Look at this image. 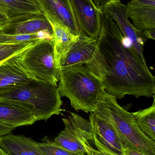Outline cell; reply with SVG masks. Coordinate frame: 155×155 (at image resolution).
I'll list each match as a JSON object with an SVG mask.
<instances>
[{
	"label": "cell",
	"instance_id": "cell-19",
	"mask_svg": "<svg viewBox=\"0 0 155 155\" xmlns=\"http://www.w3.org/2000/svg\"><path fill=\"white\" fill-rule=\"evenodd\" d=\"M151 107L133 113L137 126L142 133L152 141H155V98Z\"/></svg>",
	"mask_w": 155,
	"mask_h": 155
},
{
	"label": "cell",
	"instance_id": "cell-27",
	"mask_svg": "<svg viewBox=\"0 0 155 155\" xmlns=\"http://www.w3.org/2000/svg\"><path fill=\"white\" fill-rule=\"evenodd\" d=\"M145 37L148 39L154 40L155 39V28L147 29L143 31Z\"/></svg>",
	"mask_w": 155,
	"mask_h": 155
},
{
	"label": "cell",
	"instance_id": "cell-16",
	"mask_svg": "<svg viewBox=\"0 0 155 155\" xmlns=\"http://www.w3.org/2000/svg\"><path fill=\"white\" fill-rule=\"evenodd\" d=\"M37 143L24 135L10 133L0 137V147L10 155H45Z\"/></svg>",
	"mask_w": 155,
	"mask_h": 155
},
{
	"label": "cell",
	"instance_id": "cell-4",
	"mask_svg": "<svg viewBox=\"0 0 155 155\" xmlns=\"http://www.w3.org/2000/svg\"><path fill=\"white\" fill-rule=\"evenodd\" d=\"M0 100H8L24 105L37 118L46 121L62 112V101L57 86L38 78L18 89L0 94Z\"/></svg>",
	"mask_w": 155,
	"mask_h": 155
},
{
	"label": "cell",
	"instance_id": "cell-15",
	"mask_svg": "<svg viewBox=\"0 0 155 155\" xmlns=\"http://www.w3.org/2000/svg\"><path fill=\"white\" fill-rule=\"evenodd\" d=\"M47 20L52 28L55 60L60 71L61 63L73 45L78 41L80 35H75L69 28L58 22L51 19Z\"/></svg>",
	"mask_w": 155,
	"mask_h": 155
},
{
	"label": "cell",
	"instance_id": "cell-25",
	"mask_svg": "<svg viewBox=\"0 0 155 155\" xmlns=\"http://www.w3.org/2000/svg\"><path fill=\"white\" fill-rule=\"evenodd\" d=\"M15 129V128H13L11 127L0 124V136L10 134Z\"/></svg>",
	"mask_w": 155,
	"mask_h": 155
},
{
	"label": "cell",
	"instance_id": "cell-3",
	"mask_svg": "<svg viewBox=\"0 0 155 155\" xmlns=\"http://www.w3.org/2000/svg\"><path fill=\"white\" fill-rule=\"evenodd\" d=\"M116 99L105 91L93 113L112 125L124 147L135 149L147 155H155V142L142 133L133 113L119 105Z\"/></svg>",
	"mask_w": 155,
	"mask_h": 155
},
{
	"label": "cell",
	"instance_id": "cell-7",
	"mask_svg": "<svg viewBox=\"0 0 155 155\" xmlns=\"http://www.w3.org/2000/svg\"><path fill=\"white\" fill-rule=\"evenodd\" d=\"M104 15L116 22L124 36L129 39L144 63L147 64L143 46L147 39L143 32L137 30L129 21L126 14V5L121 0H107L103 9Z\"/></svg>",
	"mask_w": 155,
	"mask_h": 155
},
{
	"label": "cell",
	"instance_id": "cell-2",
	"mask_svg": "<svg viewBox=\"0 0 155 155\" xmlns=\"http://www.w3.org/2000/svg\"><path fill=\"white\" fill-rule=\"evenodd\" d=\"M59 92L67 97L76 111L93 113L104 93L103 81L85 64L61 68Z\"/></svg>",
	"mask_w": 155,
	"mask_h": 155
},
{
	"label": "cell",
	"instance_id": "cell-11",
	"mask_svg": "<svg viewBox=\"0 0 155 155\" xmlns=\"http://www.w3.org/2000/svg\"><path fill=\"white\" fill-rule=\"evenodd\" d=\"M40 32L48 33L53 35L52 25L44 15L11 21L0 26V33L3 34L22 35Z\"/></svg>",
	"mask_w": 155,
	"mask_h": 155
},
{
	"label": "cell",
	"instance_id": "cell-6",
	"mask_svg": "<svg viewBox=\"0 0 155 155\" xmlns=\"http://www.w3.org/2000/svg\"><path fill=\"white\" fill-rule=\"evenodd\" d=\"M67 117L62 118L64 129L54 141L65 149L80 155L86 154L83 142L93 141L94 131L90 120L78 114L69 112Z\"/></svg>",
	"mask_w": 155,
	"mask_h": 155
},
{
	"label": "cell",
	"instance_id": "cell-20",
	"mask_svg": "<svg viewBox=\"0 0 155 155\" xmlns=\"http://www.w3.org/2000/svg\"><path fill=\"white\" fill-rule=\"evenodd\" d=\"M53 40V35L46 32L31 35H13L0 33V43L5 44H19L34 43L42 39Z\"/></svg>",
	"mask_w": 155,
	"mask_h": 155
},
{
	"label": "cell",
	"instance_id": "cell-29",
	"mask_svg": "<svg viewBox=\"0 0 155 155\" xmlns=\"http://www.w3.org/2000/svg\"><path fill=\"white\" fill-rule=\"evenodd\" d=\"M96 7L103 11L104 5L107 0H93Z\"/></svg>",
	"mask_w": 155,
	"mask_h": 155
},
{
	"label": "cell",
	"instance_id": "cell-18",
	"mask_svg": "<svg viewBox=\"0 0 155 155\" xmlns=\"http://www.w3.org/2000/svg\"><path fill=\"white\" fill-rule=\"evenodd\" d=\"M126 14L133 26L140 31L155 28V7L139 5L130 1L126 5Z\"/></svg>",
	"mask_w": 155,
	"mask_h": 155
},
{
	"label": "cell",
	"instance_id": "cell-24",
	"mask_svg": "<svg viewBox=\"0 0 155 155\" xmlns=\"http://www.w3.org/2000/svg\"><path fill=\"white\" fill-rule=\"evenodd\" d=\"M130 1L139 5L155 7V0H130Z\"/></svg>",
	"mask_w": 155,
	"mask_h": 155
},
{
	"label": "cell",
	"instance_id": "cell-9",
	"mask_svg": "<svg viewBox=\"0 0 155 155\" xmlns=\"http://www.w3.org/2000/svg\"><path fill=\"white\" fill-rule=\"evenodd\" d=\"M21 54L0 64V94L18 89L33 78L21 65L19 60Z\"/></svg>",
	"mask_w": 155,
	"mask_h": 155
},
{
	"label": "cell",
	"instance_id": "cell-28",
	"mask_svg": "<svg viewBox=\"0 0 155 155\" xmlns=\"http://www.w3.org/2000/svg\"><path fill=\"white\" fill-rule=\"evenodd\" d=\"M11 20L5 14L0 12V26L8 23L11 21Z\"/></svg>",
	"mask_w": 155,
	"mask_h": 155
},
{
	"label": "cell",
	"instance_id": "cell-1",
	"mask_svg": "<svg viewBox=\"0 0 155 155\" xmlns=\"http://www.w3.org/2000/svg\"><path fill=\"white\" fill-rule=\"evenodd\" d=\"M104 15V14H103ZM96 49L85 64L103 81L106 93L121 99L155 94V78L115 22L104 15Z\"/></svg>",
	"mask_w": 155,
	"mask_h": 155
},
{
	"label": "cell",
	"instance_id": "cell-26",
	"mask_svg": "<svg viewBox=\"0 0 155 155\" xmlns=\"http://www.w3.org/2000/svg\"><path fill=\"white\" fill-rule=\"evenodd\" d=\"M123 155H147L135 149L125 147Z\"/></svg>",
	"mask_w": 155,
	"mask_h": 155
},
{
	"label": "cell",
	"instance_id": "cell-13",
	"mask_svg": "<svg viewBox=\"0 0 155 155\" xmlns=\"http://www.w3.org/2000/svg\"><path fill=\"white\" fill-rule=\"evenodd\" d=\"M89 120L96 137L101 143L113 154L123 155L125 147L112 125L93 112L91 113Z\"/></svg>",
	"mask_w": 155,
	"mask_h": 155
},
{
	"label": "cell",
	"instance_id": "cell-31",
	"mask_svg": "<svg viewBox=\"0 0 155 155\" xmlns=\"http://www.w3.org/2000/svg\"><path fill=\"white\" fill-rule=\"evenodd\" d=\"M0 137H1V136H0Z\"/></svg>",
	"mask_w": 155,
	"mask_h": 155
},
{
	"label": "cell",
	"instance_id": "cell-30",
	"mask_svg": "<svg viewBox=\"0 0 155 155\" xmlns=\"http://www.w3.org/2000/svg\"><path fill=\"white\" fill-rule=\"evenodd\" d=\"M7 155H9V154H7Z\"/></svg>",
	"mask_w": 155,
	"mask_h": 155
},
{
	"label": "cell",
	"instance_id": "cell-17",
	"mask_svg": "<svg viewBox=\"0 0 155 155\" xmlns=\"http://www.w3.org/2000/svg\"><path fill=\"white\" fill-rule=\"evenodd\" d=\"M0 12L11 21L44 15L38 0H0Z\"/></svg>",
	"mask_w": 155,
	"mask_h": 155
},
{
	"label": "cell",
	"instance_id": "cell-22",
	"mask_svg": "<svg viewBox=\"0 0 155 155\" xmlns=\"http://www.w3.org/2000/svg\"><path fill=\"white\" fill-rule=\"evenodd\" d=\"M33 43H27L19 44L0 43V64L7 59L22 53Z\"/></svg>",
	"mask_w": 155,
	"mask_h": 155
},
{
	"label": "cell",
	"instance_id": "cell-12",
	"mask_svg": "<svg viewBox=\"0 0 155 155\" xmlns=\"http://www.w3.org/2000/svg\"><path fill=\"white\" fill-rule=\"evenodd\" d=\"M37 118L24 105L8 100H0V124L15 128L32 125Z\"/></svg>",
	"mask_w": 155,
	"mask_h": 155
},
{
	"label": "cell",
	"instance_id": "cell-5",
	"mask_svg": "<svg viewBox=\"0 0 155 155\" xmlns=\"http://www.w3.org/2000/svg\"><path fill=\"white\" fill-rule=\"evenodd\" d=\"M19 60L32 77L57 86L59 70L55 60L53 40L36 41L20 54Z\"/></svg>",
	"mask_w": 155,
	"mask_h": 155
},
{
	"label": "cell",
	"instance_id": "cell-14",
	"mask_svg": "<svg viewBox=\"0 0 155 155\" xmlns=\"http://www.w3.org/2000/svg\"><path fill=\"white\" fill-rule=\"evenodd\" d=\"M97 43V39L89 37L80 31L79 40L68 52L60 68L88 63L93 58Z\"/></svg>",
	"mask_w": 155,
	"mask_h": 155
},
{
	"label": "cell",
	"instance_id": "cell-21",
	"mask_svg": "<svg viewBox=\"0 0 155 155\" xmlns=\"http://www.w3.org/2000/svg\"><path fill=\"white\" fill-rule=\"evenodd\" d=\"M37 145L45 155H80L62 147L48 137H44Z\"/></svg>",
	"mask_w": 155,
	"mask_h": 155
},
{
	"label": "cell",
	"instance_id": "cell-23",
	"mask_svg": "<svg viewBox=\"0 0 155 155\" xmlns=\"http://www.w3.org/2000/svg\"><path fill=\"white\" fill-rule=\"evenodd\" d=\"M93 142L94 143L96 148L93 147L89 141L83 143V145L86 149V154L85 155H114L101 143L96 137L94 132Z\"/></svg>",
	"mask_w": 155,
	"mask_h": 155
},
{
	"label": "cell",
	"instance_id": "cell-10",
	"mask_svg": "<svg viewBox=\"0 0 155 155\" xmlns=\"http://www.w3.org/2000/svg\"><path fill=\"white\" fill-rule=\"evenodd\" d=\"M47 19L67 27L76 35L80 31L76 23L70 0H38Z\"/></svg>",
	"mask_w": 155,
	"mask_h": 155
},
{
	"label": "cell",
	"instance_id": "cell-8",
	"mask_svg": "<svg viewBox=\"0 0 155 155\" xmlns=\"http://www.w3.org/2000/svg\"><path fill=\"white\" fill-rule=\"evenodd\" d=\"M70 2L80 31L97 39L102 27L103 11L96 7L93 0H70Z\"/></svg>",
	"mask_w": 155,
	"mask_h": 155
}]
</instances>
